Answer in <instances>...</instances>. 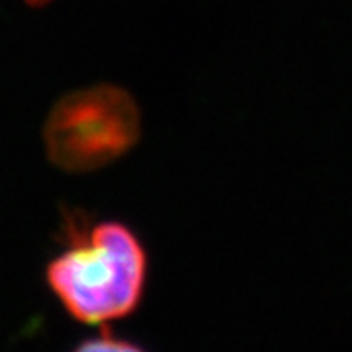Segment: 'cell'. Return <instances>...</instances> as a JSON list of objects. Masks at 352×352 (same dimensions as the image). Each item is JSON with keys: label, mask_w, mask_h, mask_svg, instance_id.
I'll use <instances>...</instances> for the list:
<instances>
[{"label": "cell", "mask_w": 352, "mask_h": 352, "mask_svg": "<svg viewBox=\"0 0 352 352\" xmlns=\"http://www.w3.org/2000/svg\"><path fill=\"white\" fill-rule=\"evenodd\" d=\"M73 352H145L143 349H139L138 344L127 342L124 339H113L110 335L104 337H96L90 339L87 342H82L80 346H76Z\"/></svg>", "instance_id": "cell-3"}, {"label": "cell", "mask_w": 352, "mask_h": 352, "mask_svg": "<svg viewBox=\"0 0 352 352\" xmlns=\"http://www.w3.org/2000/svg\"><path fill=\"white\" fill-rule=\"evenodd\" d=\"M147 252L120 221L71 223L67 247L47 266L55 298L75 319L104 325L138 309L147 284Z\"/></svg>", "instance_id": "cell-1"}, {"label": "cell", "mask_w": 352, "mask_h": 352, "mask_svg": "<svg viewBox=\"0 0 352 352\" xmlns=\"http://www.w3.org/2000/svg\"><path fill=\"white\" fill-rule=\"evenodd\" d=\"M141 113L133 96L113 85H94L65 94L43 124L50 161L67 173H92L133 149Z\"/></svg>", "instance_id": "cell-2"}, {"label": "cell", "mask_w": 352, "mask_h": 352, "mask_svg": "<svg viewBox=\"0 0 352 352\" xmlns=\"http://www.w3.org/2000/svg\"><path fill=\"white\" fill-rule=\"evenodd\" d=\"M30 4H34V6H43V4H47L51 0H28Z\"/></svg>", "instance_id": "cell-4"}]
</instances>
